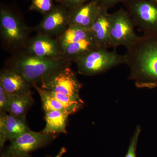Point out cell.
Returning <instances> with one entry per match:
<instances>
[{"label": "cell", "instance_id": "1", "mask_svg": "<svg viewBox=\"0 0 157 157\" xmlns=\"http://www.w3.org/2000/svg\"><path fill=\"white\" fill-rule=\"evenodd\" d=\"M130 79L137 87L153 88L157 85V37L140 36L125 54Z\"/></svg>", "mask_w": 157, "mask_h": 157}, {"label": "cell", "instance_id": "2", "mask_svg": "<svg viewBox=\"0 0 157 157\" xmlns=\"http://www.w3.org/2000/svg\"><path fill=\"white\" fill-rule=\"evenodd\" d=\"M71 62L65 58H43L26 53L24 51L12 54L6 62V67L19 73L30 85L39 86L44 79Z\"/></svg>", "mask_w": 157, "mask_h": 157}, {"label": "cell", "instance_id": "3", "mask_svg": "<svg viewBox=\"0 0 157 157\" xmlns=\"http://www.w3.org/2000/svg\"><path fill=\"white\" fill-rule=\"evenodd\" d=\"M30 29L19 13L9 6L0 9V36L2 45L12 54L25 49L29 40Z\"/></svg>", "mask_w": 157, "mask_h": 157}, {"label": "cell", "instance_id": "4", "mask_svg": "<svg viewBox=\"0 0 157 157\" xmlns=\"http://www.w3.org/2000/svg\"><path fill=\"white\" fill-rule=\"evenodd\" d=\"M125 55L116 50L99 48L94 49L78 59L75 63L79 74L91 76L105 73L120 65L125 64Z\"/></svg>", "mask_w": 157, "mask_h": 157}, {"label": "cell", "instance_id": "5", "mask_svg": "<svg viewBox=\"0 0 157 157\" xmlns=\"http://www.w3.org/2000/svg\"><path fill=\"white\" fill-rule=\"evenodd\" d=\"M124 4L143 36L157 37V5L151 0H126Z\"/></svg>", "mask_w": 157, "mask_h": 157}, {"label": "cell", "instance_id": "6", "mask_svg": "<svg viewBox=\"0 0 157 157\" xmlns=\"http://www.w3.org/2000/svg\"><path fill=\"white\" fill-rule=\"evenodd\" d=\"M135 25L128 11L123 8L109 15V36L112 47L123 46L127 49L132 47L140 36L135 31Z\"/></svg>", "mask_w": 157, "mask_h": 157}, {"label": "cell", "instance_id": "7", "mask_svg": "<svg viewBox=\"0 0 157 157\" xmlns=\"http://www.w3.org/2000/svg\"><path fill=\"white\" fill-rule=\"evenodd\" d=\"M70 67L58 70L44 79L39 86L49 91L82 100L79 96L81 84Z\"/></svg>", "mask_w": 157, "mask_h": 157}, {"label": "cell", "instance_id": "8", "mask_svg": "<svg viewBox=\"0 0 157 157\" xmlns=\"http://www.w3.org/2000/svg\"><path fill=\"white\" fill-rule=\"evenodd\" d=\"M56 135L37 132L30 129L11 141L2 153L1 157H17L29 155L31 152L47 145L54 139Z\"/></svg>", "mask_w": 157, "mask_h": 157}, {"label": "cell", "instance_id": "9", "mask_svg": "<svg viewBox=\"0 0 157 157\" xmlns=\"http://www.w3.org/2000/svg\"><path fill=\"white\" fill-rule=\"evenodd\" d=\"M69 10L58 4L43 16L42 21L35 28V30L37 33L56 38L69 27Z\"/></svg>", "mask_w": 157, "mask_h": 157}, {"label": "cell", "instance_id": "10", "mask_svg": "<svg viewBox=\"0 0 157 157\" xmlns=\"http://www.w3.org/2000/svg\"><path fill=\"white\" fill-rule=\"evenodd\" d=\"M23 51L31 55L43 58H65L56 38L43 34L37 33L30 38Z\"/></svg>", "mask_w": 157, "mask_h": 157}, {"label": "cell", "instance_id": "11", "mask_svg": "<svg viewBox=\"0 0 157 157\" xmlns=\"http://www.w3.org/2000/svg\"><path fill=\"white\" fill-rule=\"evenodd\" d=\"M103 8L95 0L69 10V26L90 30Z\"/></svg>", "mask_w": 157, "mask_h": 157}, {"label": "cell", "instance_id": "12", "mask_svg": "<svg viewBox=\"0 0 157 157\" xmlns=\"http://www.w3.org/2000/svg\"><path fill=\"white\" fill-rule=\"evenodd\" d=\"M0 86L9 94L31 93V86L19 73L5 67L0 73Z\"/></svg>", "mask_w": 157, "mask_h": 157}, {"label": "cell", "instance_id": "13", "mask_svg": "<svg viewBox=\"0 0 157 157\" xmlns=\"http://www.w3.org/2000/svg\"><path fill=\"white\" fill-rule=\"evenodd\" d=\"M109 15L108 10L103 8L90 30L100 48L108 49L112 47L109 36Z\"/></svg>", "mask_w": 157, "mask_h": 157}, {"label": "cell", "instance_id": "14", "mask_svg": "<svg viewBox=\"0 0 157 157\" xmlns=\"http://www.w3.org/2000/svg\"><path fill=\"white\" fill-rule=\"evenodd\" d=\"M99 48L92 36H91L65 45L60 49L65 58L75 63L85 55Z\"/></svg>", "mask_w": 157, "mask_h": 157}, {"label": "cell", "instance_id": "15", "mask_svg": "<svg viewBox=\"0 0 157 157\" xmlns=\"http://www.w3.org/2000/svg\"><path fill=\"white\" fill-rule=\"evenodd\" d=\"M45 113V126L41 132L54 135L66 133L69 114L59 110H49Z\"/></svg>", "mask_w": 157, "mask_h": 157}, {"label": "cell", "instance_id": "16", "mask_svg": "<svg viewBox=\"0 0 157 157\" xmlns=\"http://www.w3.org/2000/svg\"><path fill=\"white\" fill-rule=\"evenodd\" d=\"M5 121L6 138L11 141L30 130L25 116H16L5 113Z\"/></svg>", "mask_w": 157, "mask_h": 157}, {"label": "cell", "instance_id": "17", "mask_svg": "<svg viewBox=\"0 0 157 157\" xmlns=\"http://www.w3.org/2000/svg\"><path fill=\"white\" fill-rule=\"evenodd\" d=\"M9 100L7 113L16 116H25L32 103L31 93L9 94Z\"/></svg>", "mask_w": 157, "mask_h": 157}, {"label": "cell", "instance_id": "18", "mask_svg": "<svg viewBox=\"0 0 157 157\" xmlns=\"http://www.w3.org/2000/svg\"><path fill=\"white\" fill-rule=\"evenodd\" d=\"M92 36L90 30L69 26L66 30L56 37L60 48L65 45Z\"/></svg>", "mask_w": 157, "mask_h": 157}, {"label": "cell", "instance_id": "19", "mask_svg": "<svg viewBox=\"0 0 157 157\" xmlns=\"http://www.w3.org/2000/svg\"><path fill=\"white\" fill-rule=\"evenodd\" d=\"M33 87L39 93L42 101V108L44 111L59 110L69 114L62 104L51 94L49 91L36 85L33 86Z\"/></svg>", "mask_w": 157, "mask_h": 157}, {"label": "cell", "instance_id": "20", "mask_svg": "<svg viewBox=\"0 0 157 157\" xmlns=\"http://www.w3.org/2000/svg\"><path fill=\"white\" fill-rule=\"evenodd\" d=\"M49 92L62 104L69 115L75 113L83 106V102L82 100H77L69 96L58 93Z\"/></svg>", "mask_w": 157, "mask_h": 157}, {"label": "cell", "instance_id": "21", "mask_svg": "<svg viewBox=\"0 0 157 157\" xmlns=\"http://www.w3.org/2000/svg\"><path fill=\"white\" fill-rule=\"evenodd\" d=\"M55 6L53 0H31L29 10L44 15L48 14Z\"/></svg>", "mask_w": 157, "mask_h": 157}, {"label": "cell", "instance_id": "22", "mask_svg": "<svg viewBox=\"0 0 157 157\" xmlns=\"http://www.w3.org/2000/svg\"><path fill=\"white\" fill-rule=\"evenodd\" d=\"M140 132L139 128L136 129V131L131 140L128 152L125 157H136V151L138 138Z\"/></svg>", "mask_w": 157, "mask_h": 157}, {"label": "cell", "instance_id": "23", "mask_svg": "<svg viewBox=\"0 0 157 157\" xmlns=\"http://www.w3.org/2000/svg\"><path fill=\"white\" fill-rule=\"evenodd\" d=\"M89 0H58L56 2L64 6L68 10H72L82 6Z\"/></svg>", "mask_w": 157, "mask_h": 157}, {"label": "cell", "instance_id": "24", "mask_svg": "<svg viewBox=\"0 0 157 157\" xmlns=\"http://www.w3.org/2000/svg\"><path fill=\"white\" fill-rule=\"evenodd\" d=\"M9 100V94L0 86V113H7Z\"/></svg>", "mask_w": 157, "mask_h": 157}, {"label": "cell", "instance_id": "25", "mask_svg": "<svg viewBox=\"0 0 157 157\" xmlns=\"http://www.w3.org/2000/svg\"><path fill=\"white\" fill-rule=\"evenodd\" d=\"M6 112L0 113V147L2 149L4 144L7 140L5 127V113Z\"/></svg>", "mask_w": 157, "mask_h": 157}, {"label": "cell", "instance_id": "26", "mask_svg": "<svg viewBox=\"0 0 157 157\" xmlns=\"http://www.w3.org/2000/svg\"><path fill=\"white\" fill-rule=\"evenodd\" d=\"M102 8L109 10L120 3H123L126 0H95Z\"/></svg>", "mask_w": 157, "mask_h": 157}, {"label": "cell", "instance_id": "27", "mask_svg": "<svg viewBox=\"0 0 157 157\" xmlns=\"http://www.w3.org/2000/svg\"><path fill=\"white\" fill-rule=\"evenodd\" d=\"M67 151V148L65 147H62L60 150L59 151V152L54 157H63V155L66 153V152Z\"/></svg>", "mask_w": 157, "mask_h": 157}, {"label": "cell", "instance_id": "28", "mask_svg": "<svg viewBox=\"0 0 157 157\" xmlns=\"http://www.w3.org/2000/svg\"><path fill=\"white\" fill-rule=\"evenodd\" d=\"M31 157L29 155H25V156H19V157Z\"/></svg>", "mask_w": 157, "mask_h": 157}, {"label": "cell", "instance_id": "29", "mask_svg": "<svg viewBox=\"0 0 157 157\" xmlns=\"http://www.w3.org/2000/svg\"><path fill=\"white\" fill-rule=\"evenodd\" d=\"M151 1L152 2H153L155 3V4H157V0H151Z\"/></svg>", "mask_w": 157, "mask_h": 157}, {"label": "cell", "instance_id": "30", "mask_svg": "<svg viewBox=\"0 0 157 157\" xmlns=\"http://www.w3.org/2000/svg\"><path fill=\"white\" fill-rule=\"evenodd\" d=\"M58 1V0H56V2H57V1Z\"/></svg>", "mask_w": 157, "mask_h": 157}]
</instances>
